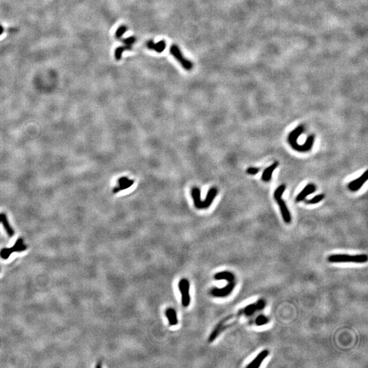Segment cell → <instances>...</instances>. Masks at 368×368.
I'll return each instance as SVG.
<instances>
[{
    "instance_id": "11",
    "label": "cell",
    "mask_w": 368,
    "mask_h": 368,
    "mask_svg": "<svg viewBox=\"0 0 368 368\" xmlns=\"http://www.w3.org/2000/svg\"><path fill=\"white\" fill-rule=\"evenodd\" d=\"M316 186L315 185L312 184H309L307 185L306 186L303 188V190L298 194L296 197V202H301L305 199L306 196H308L309 194H312L316 191Z\"/></svg>"
},
{
    "instance_id": "8",
    "label": "cell",
    "mask_w": 368,
    "mask_h": 368,
    "mask_svg": "<svg viewBox=\"0 0 368 368\" xmlns=\"http://www.w3.org/2000/svg\"><path fill=\"white\" fill-rule=\"evenodd\" d=\"M233 317V315H230L229 316H227V317L224 318L223 319V320H222L220 322H219L217 326L214 328V330H213L211 333L210 334V336H209V339H208V342H209L211 343V342H214L215 339L217 338L218 336L219 335H220V333L222 332L221 329H222V327H223V325L225 324V323H226V321L230 320V319L232 318Z\"/></svg>"
},
{
    "instance_id": "21",
    "label": "cell",
    "mask_w": 368,
    "mask_h": 368,
    "mask_svg": "<svg viewBox=\"0 0 368 368\" xmlns=\"http://www.w3.org/2000/svg\"><path fill=\"white\" fill-rule=\"evenodd\" d=\"M246 172H247V173L249 175H256L257 173L259 172V169H258V168H255V167H250V168H248L247 169Z\"/></svg>"
},
{
    "instance_id": "5",
    "label": "cell",
    "mask_w": 368,
    "mask_h": 368,
    "mask_svg": "<svg viewBox=\"0 0 368 368\" xmlns=\"http://www.w3.org/2000/svg\"><path fill=\"white\" fill-rule=\"evenodd\" d=\"M179 289L181 294V303L183 306L188 307L190 303V282L187 279H181L179 282Z\"/></svg>"
},
{
    "instance_id": "14",
    "label": "cell",
    "mask_w": 368,
    "mask_h": 368,
    "mask_svg": "<svg viewBox=\"0 0 368 368\" xmlns=\"http://www.w3.org/2000/svg\"><path fill=\"white\" fill-rule=\"evenodd\" d=\"M214 279H216V280L225 279L228 282H230L235 281V275H234L233 273L229 271H222L216 273L214 275Z\"/></svg>"
},
{
    "instance_id": "2",
    "label": "cell",
    "mask_w": 368,
    "mask_h": 368,
    "mask_svg": "<svg viewBox=\"0 0 368 368\" xmlns=\"http://www.w3.org/2000/svg\"><path fill=\"white\" fill-rule=\"evenodd\" d=\"M286 189V186L284 185H281L277 188V190L274 192V198L275 200L278 203V205L280 209V211L282 213V216L284 222L286 224H290L291 222V215L290 211L288 210L286 205L285 202L282 199V194Z\"/></svg>"
},
{
    "instance_id": "12",
    "label": "cell",
    "mask_w": 368,
    "mask_h": 368,
    "mask_svg": "<svg viewBox=\"0 0 368 368\" xmlns=\"http://www.w3.org/2000/svg\"><path fill=\"white\" fill-rule=\"evenodd\" d=\"M165 315L166 318H168L169 324L171 325V326H175V325L178 324L177 312H176L174 309L169 308L166 310Z\"/></svg>"
},
{
    "instance_id": "7",
    "label": "cell",
    "mask_w": 368,
    "mask_h": 368,
    "mask_svg": "<svg viewBox=\"0 0 368 368\" xmlns=\"http://www.w3.org/2000/svg\"><path fill=\"white\" fill-rule=\"evenodd\" d=\"M367 175H368V171L366 170V171H365L363 175H361L359 177L358 179H355L354 181H351V183L348 184V188L351 191H357L360 189L361 188L362 185H363L367 180Z\"/></svg>"
},
{
    "instance_id": "20",
    "label": "cell",
    "mask_w": 368,
    "mask_h": 368,
    "mask_svg": "<svg viewBox=\"0 0 368 368\" xmlns=\"http://www.w3.org/2000/svg\"><path fill=\"white\" fill-rule=\"evenodd\" d=\"M136 41V39L135 37H134V36H130V37H129V38H127L126 39L122 40V42L126 45H131V46L134 43H135Z\"/></svg>"
},
{
    "instance_id": "13",
    "label": "cell",
    "mask_w": 368,
    "mask_h": 368,
    "mask_svg": "<svg viewBox=\"0 0 368 368\" xmlns=\"http://www.w3.org/2000/svg\"><path fill=\"white\" fill-rule=\"evenodd\" d=\"M278 162H275V163H273V165L269 166L268 168H267L265 170H264L263 173V175H262L263 181H269L271 179L273 171H274L277 167H278Z\"/></svg>"
},
{
    "instance_id": "9",
    "label": "cell",
    "mask_w": 368,
    "mask_h": 368,
    "mask_svg": "<svg viewBox=\"0 0 368 368\" xmlns=\"http://www.w3.org/2000/svg\"><path fill=\"white\" fill-rule=\"evenodd\" d=\"M269 351H267V350H264L262 352H260L259 354H258L256 358L254 359L253 361H252L250 364H248L247 366V368H258L260 366V365L262 364L263 361L267 357V356L269 355Z\"/></svg>"
},
{
    "instance_id": "23",
    "label": "cell",
    "mask_w": 368,
    "mask_h": 368,
    "mask_svg": "<svg viewBox=\"0 0 368 368\" xmlns=\"http://www.w3.org/2000/svg\"><path fill=\"white\" fill-rule=\"evenodd\" d=\"M3 32H4V28H3L2 26L1 25H0V35L2 34V33H3Z\"/></svg>"
},
{
    "instance_id": "19",
    "label": "cell",
    "mask_w": 368,
    "mask_h": 368,
    "mask_svg": "<svg viewBox=\"0 0 368 368\" xmlns=\"http://www.w3.org/2000/svg\"><path fill=\"white\" fill-rule=\"evenodd\" d=\"M324 194H318V195L314 196V198H312V199L308 200V201H307V203L310 204V205H314V204H316L319 202H321V200L324 199Z\"/></svg>"
},
{
    "instance_id": "6",
    "label": "cell",
    "mask_w": 368,
    "mask_h": 368,
    "mask_svg": "<svg viewBox=\"0 0 368 368\" xmlns=\"http://www.w3.org/2000/svg\"><path fill=\"white\" fill-rule=\"evenodd\" d=\"M235 286V282H229L226 286H225L224 288H214L211 290V294L212 296L215 297H225L229 296V294L233 291L234 288Z\"/></svg>"
},
{
    "instance_id": "4",
    "label": "cell",
    "mask_w": 368,
    "mask_h": 368,
    "mask_svg": "<svg viewBox=\"0 0 368 368\" xmlns=\"http://www.w3.org/2000/svg\"><path fill=\"white\" fill-rule=\"evenodd\" d=\"M170 52H171V55L174 56L175 58L178 61L179 63L184 67V69L186 70H190L192 69L193 63L190 60L185 58L181 50L179 49V48L177 45H171V48H170Z\"/></svg>"
},
{
    "instance_id": "10",
    "label": "cell",
    "mask_w": 368,
    "mask_h": 368,
    "mask_svg": "<svg viewBox=\"0 0 368 368\" xmlns=\"http://www.w3.org/2000/svg\"><path fill=\"white\" fill-rule=\"evenodd\" d=\"M146 46L149 48V49L150 50H153L156 51L157 53H162L164 51H165L166 44V42L162 40H160L157 43H155V42L153 40H148L147 42V43H146Z\"/></svg>"
},
{
    "instance_id": "15",
    "label": "cell",
    "mask_w": 368,
    "mask_h": 368,
    "mask_svg": "<svg viewBox=\"0 0 368 368\" xmlns=\"http://www.w3.org/2000/svg\"><path fill=\"white\" fill-rule=\"evenodd\" d=\"M132 47L131 45H125L117 47L115 51V57L117 60H120L122 56V54L126 50H131Z\"/></svg>"
},
{
    "instance_id": "16",
    "label": "cell",
    "mask_w": 368,
    "mask_h": 368,
    "mask_svg": "<svg viewBox=\"0 0 368 368\" xmlns=\"http://www.w3.org/2000/svg\"><path fill=\"white\" fill-rule=\"evenodd\" d=\"M127 27L126 25H121L120 26L119 28L117 29L116 32H115V37L117 39H120L121 37H122V36L127 31Z\"/></svg>"
},
{
    "instance_id": "1",
    "label": "cell",
    "mask_w": 368,
    "mask_h": 368,
    "mask_svg": "<svg viewBox=\"0 0 368 368\" xmlns=\"http://www.w3.org/2000/svg\"><path fill=\"white\" fill-rule=\"evenodd\" d=\"M303 130L304 127L303 126H299L297 127L293 131H292L290 133L288 138V142H289L291 147H293L294 150L300 152H305L309 151L312 149L313 143H314V136L310 135L309 137L307 138L305 142L303 145H300L299 144H298L297 140L299 138V136L302 135Z\"/></svg>"
},
{
    "instance_id": "18",
    "label": "cell",
    "mask_w": 368,
    "mask_h": 368,
    "mask_svg": "<svg viewBox=\"0 0 368 368\" xmlns=\"http://www.w3.org/2000/svg\"><path fill=\"white\" fill-rule=\"evenodd\" d=\"M256 310V307L255 304H250L248 305L244 309V313L247 316H250L252 314H254L255 311Z\"/></svg>"
},
{
    "instance_id": "3",
    "label": "cell",
    "mask_w": 368,
    "mask_h": 368,
    "mask_svg": "<svg viewBox=\"0 0 368 368\" xmlns=\"http://www.w3.org/2000/svg\"><path fill=\"white\" fill-rule=\"evenodd\" d=\"M330 263H364L367 261V256L366 254L351 255L348 254H334L328 258Z\"/></svg>"
},
{
    "instance_id": "17",
    "label": "cell",
    "mask_w": 368,
    "mask_h": 368,
    "mask_svg": "<svg viewBox=\"0 0 368 368\" xmlns=\"http://www.w3.org/2000/svg\"><path fill=\"white\" fill-rule=\"evenodd\" d=\"M269 322V319L266 316L263 315H260L258 316L256 319V324L258 326H263V325L266 324Z\"/></svg>"
},
{
    "instance_id": "22",
    "label": "cell",
    "mask_w": 368,
    "mask_h": 368,
    "mask_svg": "<svg viewBox=\"0 0 368 368\" xmlns=\"http://www.w3.org/2000/svg\"><path fill=\"white\" fill-rule=\"evenodd\" d=\"M256 309L262 310L264 308V307H265V302H264L263 300L260 299L258 301L257 303L256 304Z\"/></svg>"
}]
</instances>
